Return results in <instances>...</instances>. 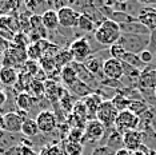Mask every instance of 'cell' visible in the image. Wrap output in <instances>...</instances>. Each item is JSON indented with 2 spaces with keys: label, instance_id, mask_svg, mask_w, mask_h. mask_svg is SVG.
<instances>
[{
  "label": "cell",
  "instance_id": "1",
  "mask_svg": "<svg viewBox=\"0 0 156 155\" xmlns=\"http://www.w3.org/2000/svg\"><path fill=\"white\" fill-rule=\"evenodd\" d=\"M120 36H122L120 26L111 19H105L101 24H99L96 27V30L94 32L95 41L100 44V47L107 48H109L112 44L118 43Z\"/></svg>",
  "mask_w": 156,
  "mask_h": 155
},
{
  "label": "cell",
  "instance_id": "2",
  "mask_svg": "<svg viewBox=\"0 0 156 155\" xmlns=\"http://www.w3.org/2000/svg\"><path fill=\"white\" fill-rule=\"evenodd\" d=\"M118 43L126 50V52L139 55L143 51L148 50L151 44V36H143V35H131L122 34Z\"/></svg>",
  "mask_w": 156,
  "mask_h": 155
},
{
  "label": "cell",
  "instance_id": "3",
  "mask_svg": "<svg viewBox=\"0 0 156 155\" xmlns=\"http://www.w3.org/2000/svg\"><path fill=\"white\" fill-rule=\"evenodd\" d=\"M68 51L71 52L73 58V62L76 63H84L87 59H90L95 54L94 48L87 38H77L72 40L68 45Z\"/></svg>",
  "mask_w": 156,
  "mask_h": 155
},
{
  "label": "cell",
  "instance_id": "4",
  "mask_svg": "<svg viewBox=\"0 0 156 155\" xmlns=\"http://www.w3.org/2000/svg\"><path fill=\"white\" fill-rule=\"evenodd\" d=\"M118 115H119V111L112 104L111 99H105L103 100V103L100 104V107H99V110L96 112V119L105 128L109 130L115 127V122Z\"/></svg>",
  "mask_w": 156,
  "mask_h": 155
},
{
  "label": "cell",
  "instance_id": "5",
  "mask_svg": "<svg viewBox=\"0 0 156 155\" xmlns=\"http://www.w3.org/2000/svg\"><path fill=\"white\" fill-rule=\"evenodd\" d=\"M139 123H140L139 116L133 115L132 112L126 110V111L119 112L118 118H116V122H115V130L123 135L124 132L131 131V130H137Z\"/></svg>",
  "mask_w": 156,
  "mask_h": 155
},
{
  "label": "cell",
  "instance_id": "6",
  "mask_svg": "<svg viewBox=\"0 0 156 155\" xmlns=\"http://www.w3.org/2000/svg\"><path fill=\"white\" fill-rule=\"evenodd\" d=\"M35 121L37 123V127L39 131L43 132V134H51L54 132L59 126V122L56 119V115L54 111H49V110H43L40 111L36 115Z\"/></svg>",
  "mask_w": 156,
  "mask_h": 155
},
{
  "label": "cell",
  "instance_id": "7",
  "mask_svg": "<svg viewBox=\"0 0 156 155\" xmlns=\"http://www.w3.org/2000/svg\"><path fill=\"white\" fill-rule=\"evenodd\" d=\"M107 128L101 124L98 119H91L87 122L86 127H84V136H83V142H98V140L103 139Z\"/></svg>",
  "mask_w": 156,
  "mask_h": 155
},
{
  "label": "cell",
  "instance_id": "8",
  "mask_svg": "<svg viewBox=\"0 0 156 155\" xmlns=\"http://www.w3.org/2000/svg\"><path fill=\"white\" fill-rule=\"evenodd\" d=\"M58 17H59V26L62 28H75L79 24L80 12H77L71 5H67L58 11Z\"/></svg>",
  "mask_w": 156,
  "mask_h": 155
},
{
  "label": "cell",
  "instance_id": "9",
  "mask_svg": "<svg viewBox=\"0 0 156 155\" xmlns=\"http://www.w3.org/2000/svg\"><path fill=\"white\" fill-rule=\"evenodd\" d=\"M71 66H72V68L75 70L76 76H77V79H79L80 82H83V83H86L87 86H90L95 92L100 88V83H99V80L96 79V76L92 75V74L88 71L87 67L84 66V63L72 62L71 63Z\"/></svg>",
  "mask_w": 156,
  "mask_h": 155
},
{
  "label": "cell",
  "instance_id": "10",
  "mask_svg": "<svg viewBox=\"0 0 156 155\" xmlns=\"http://www.w3.org/2000/svg\"><path fill=\"white\" fill-rule=\"evenodd\" d=\"M103 75L107 79L111 80H120L124 78V68H123V63L118 60V59L108 58L107 60L103 64Z\"/></svg>",
  "mask_w": 156,
  "mask_h": 155
},
{
  "label": "cell",
  "instance_id": "11",
  "mask_svg": "<svg viewBox=\"0 0 156 155\" xmlns=\"http://www.w3.org/2000/svg\"><path fill=\"white\" fill-rule=\"evenodd\" d=\"M144 143V135L140 130H131L123 134V147L131 153H135Z\"/></svg>",
  "mask_w": 156,
  "mask_h": 155
},
{
  "label": "cell",
  "instance_id": "12",
  "mask_svg": "<svg viewBox=\"0 0 156 155\" xmlns=\"http://www.w3.org/2000/svg\"><path fill=\"white\" fill-rule=\"evenodd\" d=\"M24 119L17 114V111H11L3 115V130L7 132H22Z\"/></svg>",
  "mask_w": 156,
  "mask_h": 155
},
{
  "label": "cell",
  "instance_id": "13",
  "mask_svg": "<svg viewBox=\"0 0 156 155\" xmlns=\"http://www.w3.org/2000/svg\"><path fill=\"white\" fill-rule=\"evenodd\" d=\"M136 19L145 26L151 32L156 31V11L152 7H144L141 4V8L139 9V13L136 15Z\"/></svg>",
  "mask_w": 156,
  "mask_h": 155
},
{
  "label": "cell",
  "instance_id": "14",
  "mask_svg": "<svg viewBox=\"0 0 156 155\" xmlns=\"http://www.w3.org/2000/svg\"><path fill=\"white\" fill-rule=\"evenodd\" d=\"M84 102V104H86L87 107V112H88V121H91V119H96V112L99 110V107H100V104L103 103V96L100 94L98 92H94L91 94L90 96L84 98V99H81Z\"/></svg>",
  "mask_w": 156,
  "mask_h": 155
},
{
  "label": "cell",
  "instance_id": "15",
  "mask_svg": "<svg viewBox=\"0 0 156 155\" xmlns=\"http://www.w3.org/2000/svg\"><path fill=\"white\" fill-rule=\"evenodd\" d=\"M44 87H45V96H47V99L51 102L52 104L58 103L66 90V88H63V87H60L55 80H51V79L45 80Z\"/></svg>",
  "mask_w": 156,
  "mask_h": 155
},
{
  "label": "cell",
  "instance_id": "16",
  "mask_svg": "<svg viewBox=\"0 0 156 155\" xmlns=\"http://www.w3.org/2000/svg\"><path fill=\"white\" fill-rule=\"evenodd\" d=\"M41 22H43V26L47 31H51L54 32L59 26V17H58V11H55L54 8H48L41 13Z\"/></svg>",
  "mask_w": 156,
  "mask_h": 155
},
{
  "label": "cell",
  "instance_id": "17",
  "mask_svg": "<svg viewBox=\"0 0 156 155\" xmlns=\"http://www.w3.org/2000/svg\"><path fill=\"white\" fill-rule=\"evenodd\" d=\"M120 31L122 34H131V35H143V36H151V31L145 26H143L139 20L128 24H123L120 26Z\"/></svg>",
  "mask_w": 156,
  "mask_h": 155
},
{
  "label": "cell",
  "instance_id": "18",
  "mask_svg": "<svg viewBox=\"0 0 156 155\" xmlns=\"http://www.w3.org/2000/svg\"><path fill=\"white\" fill-rule=\"evenodd\" d=\"M17 78H19V72L16 71V68H12V67H2L0 68V83H2V86L13 87L17 82Z\"/></svg>",
  "mask_w": 156,
  "mask_h": 155
},
{
  "label": "cell",
  "instance_id": "19",
  "mask_svg": "<svg viewBox=\"0 0 156 155\" xmlns=\"http://www.w3.org/2000/svg\"><path fill=\"white\" fill-rule=\"evenodd\" d=\"M104 62L101 60L100 55H99V52H98V54L92 55L90 59H87V60L84 62V66H86L88 71H90L92 75L96 76V79L99 80V76L103 75V64H104ZM103 76H104V75H103Z\"/></svg>",
  "mask_w": 156,
  "mask_h": 155
},
{
  "label": "cell",
  "instance_id": "20",
  "mask_svg": "<svg viewBox=\"0 0 156 155\" xmlns=\"http://www.w3.org/2000/svg\"><path fill=\"white\" fill-rule=\"evenodd\" d=\"M36 102H37V99H35L32 95H30L28 92H19L15 98V104H16L17 110L26 111V112L30 111Z\"/></svg>",
  "mask_w": 156,
  "mask_h": 155
},
{
  "label": "cell",
  "instance_id": "21",
  "mask_svg": "<svg viewBox=\"0 0 156 155\" xmlns=\"http://www.w3.org/2000/svg\"><path fill=\"white\" fill-rule=\"evenodd\" d=\"M67 90H68V92H71L72 95H75V96H77V98H79V100L84 99V98L90 96L91 94H94V92H95V91L92 90L90 86H87L86 83L80 82L79 79H77L76 82L73 83L72 86L69 87V88H67Z\"/></svg>",
  "mask_w": 156,
  "mask_h": 155
},
{
  "label": "cell",
  "instance_id": "22",
  "mask_svg": "<svg viewBox=\"0 0 156 155\" xmlns=\"http://www.w3.org/2000/svg\"><path fill=\"white\" fill-rule=\"evenodd\" d=\"M109 134L108 136H103V139H107V142L104 143V146H108L109 149L118 151L120 149H123V135L119 131H116L115 127L108 130Z\"/></svg>",
  "mask_w": 156,
  "mask_h": 155
},
{
  "label": "cell",
  "instance_id": "23",
  "mask_svg": "<svg viewBox=\"0 0 156 155\" xmlns=\"http://www.w3.org/2000/svg\"><path fill=\"white\" fill-rule=\"evenodd\" d=\"M120 62H123L124 64H127V66L132 67V68L137 70V71H140V72H143L144 70L147 68V66H145L144 63L140 60L139 55L129 54V52H127V54H126V55H124L123 58H122V60H120Z\"/></svg>",
  "mask_w": 156,
  "mask_h": 155
},
{
  "label": "cell",
  "instance_id": "24",
  "mask_svg": "<svg viewBox=\"0 0 156 155\" xmlns=\"http://www.w3.org/2000/svg\"><path fill=\"white\" fill-rule=\"evenodd\" d=\"M54 59H55V63L59 70L64 68L67 66H71V63L73 62V58H72V55H71V52L68 51V48H62V50L55 55Z\"/></svg>",
  "mask_w": 156,
  "mask_h": 155
},
{
  "label": "cell",
  "instance_id": "25",
  "mask_svg": "<svg viewBox=\"0 0 156 155\" xmlns=\"http://www.w3.org/2000/svg\"><path fill=\"white\" fill-rule=\"evenodd\" d=\"M60 79H62L63 84L66 86V88H69V87L76 82L77 76H76L75 70L72 68V66H67L64 68L60 70Z\"/></svg>",
  "mask_w": 156,
  "mask_h": 155
},
{
  "label": "cell",
  "instance_id": "26",
  "mask_svg": "<svg viewBox=\"0 0 156 155\" xmlns=\"http://www.w3.org/2000/svg\"><path fill=\"white\" fill-rule=\"evenodd\" d=\"M127 110L129 112H132L133 115H136L140 118L141 115H144L145 112L150 110V104H148L145 100H129Z\"/></svg>",
  "mask_w": 156,
  "mask_h": 155
},
{
  "label": "cell",
  "instance_id": "27",
  "mask_svg": "<svg viewBox=\"0 0 156 155\" xmlns=\"http://www.w3.org/2000/svg\"><path fill=\"white\" fill-rule=\"evenodd\" d=\"M108 19L113 20V22L118 23L119 26H123V24H128V23H132V22H136V20H137L136 16L132 15V13L118 12V11H112Z\"/></svg>",
  "mask_w": 156,
  "mask_h": 155
},
{
  "label": "cell",
  "instance_id": "28",
  "mask_svg": "<svg viewBox=\"0 0 156 155\" xmlns=\"http://www.w3.org/2000/svg\"><path fill=\"white\" fill-rule=\"evenodd\" d=\"M96 24L86 13H80V19H79V24H77V28L84 34H90V32H95L96 30Z\"/></svg>",
  "mask_w": 156,
  "mask_h": 155
},
{
  "label": "cell",
  "instance_id": "29",
  "mask_svg": "<svg viewBox=\"0 0 156 155\" xmlns=\"http://www.w3.org/2000/svg\"><path fill=\"white\" fill-rule=\"evenodd\" d=\"M39 132L40 131H39L37 123H36L35 119L28 118L23 122V126H22V134L23 135L28 136V138H32V136H36Z\"/></svg>",
  "mask_w": 156,
  "mask_h": 155
},
{
  "label": "cell",
  "instance_id": "30",
  "mask_svg": "<svg viewBox=\"0 0 156 155\" xmlns=\"http://www.w3.org/2000/svg\"><path fill=\"white\" fill-rule=\"evenodd\" d=\"M27 92L30 95H32L35 99H41L43 96H45V87H44V82L34 79L32 83L30 84Z\"/></svg>",
  "mask_w": 156,
  "mask_h": 155
},
{
  "label": "cell",
  "instance_id": "31",
  "mask_svg": "<svg viewBox=\"0 0 156 155\" xmlns=\"http://www.w3.org/2000/svg\"><path fill=\"white\" fill-rule=\"evenodd\" d=\"M111 102H112V104L115 106V108L119 112L126 111L127 107H128V103H129L128 98H127L122 91H120V92H116L115 95H113V98H111Z\"/></svg>",
  "mask_w": 156,
  "mask_h": 155
},
{
  "label": "cell",
  "instance_id": "32",
  "mask_svg": "<svg viewBox=\"0 0 156 155\" xmlns=\"http://www.w3.org/2000/svg\"><path fill=\"white\" fill-rule=\"evenodd\" d=\"M72 115L75 118L80 119L83 122H88V112H87V107L84 104L83 100H76L75 106H73V110H72Z\"/></svg>",
  "mask_w": 156,
  "mask_h": 155
},
{
  "label": "cell",
  "instance_id": "33",
  "mask_svg": "<svg viewBox=\"0 0 156 155\" xmlns=\"http://www.w3.org/2000/svg\"><path fill=\"white\" fill-rule=\"evenodd\" d=\"M84 144L80 142H71L67 140L64 143V154L66 155H81L83 154Z\"/></svg>",
  "mask_w": 156,
  "mask_h": 155
},
{
  "label": "cell",
  "instance_id": "34",
  "mask_svg": "<svg viewBox=\"0 0 156 155\" xmlns=\"http://www.w3.org/2000/svg\"><path fill=\"white\" fill-rule=\"evenodd\" d=\"M27 58L28 60H34V62H37L43 58V52H41L40 47H39L37 43H31L30 45L27 47Z\"/></svg>",
  "mask_w": 156,
  "mask_h": 155
},
{
  "label": "cell",
  "instance_id": "35",
  "mask_svg": "<svg viewBox=\"0 0 156 155\" xmlns=\"http://www.w3.org/2000/svg\"><path fill=\"white\" fill-rule=\"evenodd\" d=\"M11 44L15 45V47L27 50V47L31 44L30 36H28L27 34H24V32H17V34H15V36H13V40H12Z\"/></svg>",
  "mask_w": 156,
  "mask_h": 155
},
{
  "label": "cell",
  "instance_id": "36",
  "mask_svg": "<svg viewBox=\"0 0 156 155\" xmlns=\"http://www.w3.org/2000/svg\"><path fill=\"white\" fill-rule=\"evenodd\" d=\"M108 52H109V58H113V59H118V60H122V58L127 54L126 50L120 45L119 43H115L112 44L111 47L108 48Z\"/></svg>",
  "mask_w": 156,
  "mask_h": 155
},
{
  "label": "cell",
  "instance_id": "37",
  "mask_svg": "<svg viewBox=\"0 0 156 155\" xmlns=\"http://www.w3.org/2000/svg\"><path fill=\"white\" fill-rule=\"evenodd\" d=\"M91 155H115V150L109 149L108 146H104V144H101V146L95 147V149L92 150Z\"/></svg>",
  "mask_w": 156,
  "mask_h": 155
},
{
  "label": "cell",
  "instance_id": "38",
  "mask_svg": "<svg viewBox=\"0 0 156 155\" xmlns=\"http://www.w3.org/2000/svg\"><path fill=\"white\" fill-rule=\"evenodd\" d=\"M139 58L145 66H148L152 60H154V52L151 50H145V51L141 52V54H139Z\"/></svg>",
  "mask_w": 156,
  "mask_h": 155
},
{
  "label": "cell",
  "instance_id": "39",
  "mask_svg": "<svg viewBox=\"0 0 156 155\" xmlns=\"http://www.w3.org/2000/svg\"><path fill=\"white\" fill-rule=\"evenodd\" d=\"M39 155H62V151H60V149L59 147H56V146L43 147Z\"/></svg>",
  "mask_w": 156,
  "mask_h": 155
},
{
  "label": "cell",
  "instance_id": "40",
  "mask_svg": "<svg viewBox=\"0 0 156 155\" xmlns=\"http://www.w3.org/2000/svg\"><path fill=\"white\" fill-rule=\"evenodd\" d=\"M11 47V41L5 40L4 38L0 36V54H4V52Z\"/></svg>",
  "mask_w": 156,
  "mask_h": 155
},
{
  "label": "cell",
  "instance_id": "41",
  "mask_svg": "<svg viewBox=\"0 0 156 155\" xmlns=\"http://www.w3.org/2000/svg\"><path fill=\"white\" fill-rule=\"evenodd\" d=\"M22 155H39L31 146H22Z\"/></svg>",
  "mask_w": 156,
  "mask_h": 155
},
{
  "label": "cell",
  "instance_id": "42",
  "mask_svg": "<svg viewBox=\"0 0 156 155\" xmlns=\"http://www.w3.org/2000/svg\"><path fill=\"white\" fill-rule=\"evenodd\" d=\"M115 155H131V151H128L127 149H120L118 151H115Z\"/></svg>",
  "mask_w": 156,
  "mask_h": 155
},
{
  "label": "cell",
  "instance_id": "43",
  "mask_svg": "<svg viewBox=\"0 0 156 155\" xmlns=\"http://www.w3.org/2000/svg\"><path fill=\"white\" fill-rule=\"evenodd\" d=\"M5 99H7V95H5L4 92H3L2 90H0V106H2L3 103H4Z\"/></svg>",
  "mask_w": 156,
  "mask_h": 155
},
{
  "label": "cell",
  "instance_id": "44",
  "mask_svg": "<svg viewBox=\"0 0 156 155\" xmlns=\"http://www.w3.org/2000/svg\"><path fill=\"white\" fill-rule=\"evenodd\" d=\"M0 130H3V115H0Z\"/></svg>",
  "mask_w": 156,
  "mask_h": 155
},
{
  "label": "cell",
  "instance_id": "45",
  "mask_svg": "<svg viewBox=\"0 0 156 155\" xmlns=\"http://www.w3.org/2000/svg\"><path fill=\"white\" fill-rule=\"evenodd\" d=\"M131 155H144V154L140 153V151H135V153H131Z\"/></svg>",
  "mask_w": 156,
  "mask_h": 155
},
{
  "label": "cell",
  "instance_id": "46",
  "mask_svg": "<svg viewBox=\"0 0 156 155\" xmlns=\"http://www.w3.org/2000/svg\"><path fill=\"white\" fill-rule=\"evenodd\" d=\"M152 8H154L155 11H156V4H154V5H152Z\"/></svg>",
  "mask_w": 156,
  "mask_h": 155
},
{
  "label": "cell",
  "instance_id": "47",
  "mask_svg": "<svg viewBox=\"0 0 156 155\" xmlns=\"http://www.w3.org/2000/svg\"><path fill=\"white\" fill-rule=\"evenodd\" d=\"M155 96H156V88H155Z\"/></svg>",
  "mask_w": 156,
  "mask_h": 155
},
{
  "label": "cell",
  "instance_id": "48",
  "mask_svg": "<svg viewBox=\"0 0 156 155\" xmlns=\"http://www.w3.org/2000/svg\"><path fill=\"white\" fill-rule=\"evenodd\" d=\"M0 87H2V83H0Z\"/></svg>",
  "mask_w": 156,
  "mask_h": 155
},
{
  "label": "cell",
  "instance_id": "49",
  "mask_svg": "<svg viewBox=\"0 0 156 155\" xmlns=\"http://www.w3.org/2000/svg\"><path fill=\"white\" fill-rule=\"evenodd\" d=\"M155 151H156V150H155Z\"/></svg>",
  "mask_w": 156,
  "mask_h": 155
}]
</instances>
